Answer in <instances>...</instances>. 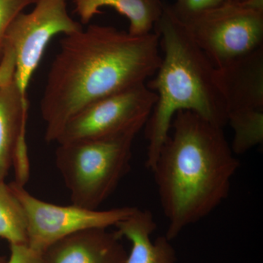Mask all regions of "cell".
<instances>
[{
	"label": "cell",
	"instance_id": "cell-1",
	"mask_svg": "<svg viewBox=\"0 0 263 263\" xmlns=\"http://www.w3.org/2000/svg\"><path fill=\"white\" fill-rule=\"evenodd\" d=\"M160 49L155 32L136 36L98 24L62 38L40 105L46 141L56 142L67 122L90 103L146 84L160 65Z\"/></svg>",
	"mask_w": 263,
	"mask_h": 263
},
{
	"label": "cell",
	"instance_id": "cell-2",
	"mask_svg": "<svg viewBox=\"0 0 263 263\" xmlns=\"http://www.w3.org/2000/svg\"><path fill=\"white\" fill-rule=\"evenodd\" d=\"M239 165L223 127L190 110L175 115L151 170L167 220V239L172 241L226 200Z\"/></svg>",
	"mask_w": 263,
	"mask_h": 263
},
{
	"label": "cell",
	"instance_id": "cell-3",
	"mask_svg": "<svg viewBox=\"0 0 263 263\" xmlns=\"http://www.w3.org/2000/svg\"><path fill=\"white\" fill-rule=\"evenodd\" d=\"M154 30L160 38L163 55L157 72L146 82L157 98L145 124L146 166L150 171L178 112L190 110L219 127L227 124L226 108L214 77L215 67L169 5H164Z\"/></svg>",
	"mask_w": 263,
	"mask_h": 263
},
{
	"label": "cell",
	"instance_id": "cell-4",
	"mask_svg": "<svg viewBox=\"0 0 263 263\" xmlns=\"http://www.w3.org/2000/svg\"><path fill=\"white\" fill-rule=\"evenodd\" d=\"M140 131L58 144L55 162L72 204L97 210L108 198L129 171Z\"/></svg>",
	"mask_w": 263,
	"mask_h": 263
},
{
	"label": "cell",
	"instance_id": "cell-5",
	"mask_svg": "<svg viewBox=\"0 0 263 263\" xmlns=\"http://www.w3.org/2000/svg\"><path fill=\"white\" fill-rule=\"evenodd\" d=\"M181 22L215 68L263 48V0H228Z\"/></svg>",
	"mask_w": 263,
	"mask_h": 263
},
{
	"label": "cell",
	"instance_id": "cell-6",
	"mask_svg": "<svg viewBox=\"0 0 263 263\" xmlns=\"http://www.w3.org/2000/svg\"><path fill=\"white\" fill-rule=\"evenodd\" d=\"M214 77L233 130L230 146L243 155L263 142V48L215 68Z\"/></svg>",
	"mask_w": 263,
	"mask_h": 263
},
{
	"label": "cell",
	"instance_id": "cell-7",
	"mask_svg": "<svg viewBox=\"0 0 263 263\" xmlns=\"http://www.w3.org/2000/svg\"><path fill=\"white\" fill-rule=\"evenodd\" d=\"M68 1L36 0L32 11L17 15L8 29L5 52L13 57L15 81L24 96L52 38L84 29L69 14Z\"/></svg>",
	"mask_w": 263,
	"mask_h": 263
},
{
	"label": "cell",
	"instance_id": "cell-8",
	"mask_svg": "<svg viewBox=\"0 0 263 263\" xmlns=\"http://www.w3.org/2000/svg\"><path fill=\"white\" fill-rule=\"evenodd\" d=\"M157 99L146 83L96 100L71 118L55 143L63 144L108 138L131 129L141 130Z\"/></svg>",
	"mask_w": 263,
	"mask_h": 263
},
{
	"label": "cell",
	"instance_id": "cell-9",
	"mask_svg": "<svg viewBox=\"0 0 263 263\" xmlns=\"http://www.w3.org/2000/svg\"><path fill=\"white\" fill-rule=\"evenodd\" d=\"M9 185L20 200L27 216L28 245L41 252L52 243L83 230L115 227L136 209L122 207L99 211L72 203L59 205L33 196L23 185L15 181Z\"/></svg>",
	"mask_w": 263,
	"mask_h": 263
},
{
	"label": "cell",
	"instance_id": "cell-10",
	"mask_svg": "<svg viewBox=\"0 0 263 263\" xmlns=\"http://www.w3.org/2000/svg\"><path fill=\"white\" fill-rule=\"evenodd\" d=\"M117 231L83 230L52 243L42 252L44 263H126L127 252Z\"/></svg>",
	"mask_w": 263,
	"mask_h": 263
},
{
	"label": "cell",
	"instance_id": "cell-11",
	"mask_svg": "<svg viewBox=\"0 0 263 263\" xmlns=\"http://www.w3.org/2000/svg\"><path fill=\"white\" fill-rule=\"evenodd\" d=\"M28 101L14 77L0 84V182L14 164L21 143L26 141Z\"/></svg>",
	"mask_w": 263,
	"mask_h": 263
},
{
	"label": "cell",
	"instance_id": "cell-12",
	"mask_svg": "<svg viewBox=\"0 0 263 263\" xmlns=\"http://www.w3.org/2000/svg\"><path fill=\"white\" fill-rule=\"evenodd\" d=\"M115 228L118 235L131 243L126 263H177L172 241L165 235L158 237L155 241L152 240L157 224L149 211L136 208L130 216L119 221Z\"/></svg>",
	"mask_w": 263,
	"mask_h": 263
},
{
	"label": "cell",
	"instance_id": "cell-13",
	"mask_svg": "<svg viewBox=\"0 0 263 263\" xmlns=\"http://www.w3.org/2000/svg\"><path fill=\"white\" fill-rule=\"evenodd\" d=\"M75 12L81 24H87L101 8H111L127 18L128 32L133 35H146L153 32L163 13L162 0H72Z\"/></svg>",
	"mask_w": 263,
	"mask_h": 263
},
{
	"label": "cell",
	"instance_id": "cell-14",
	"mask_svg": "<svg viewBox=\"0 0 263 263\" xmlns=\"http://www.w3.org/2000/svg\"><path fill=\"white\" fill-rule=\"evenodd\" d=\"M0 238L10 245H28V226L24 208L9 183L0 182Z\"/></svg>",
	"mask_w": 263,
	"mask_h": 263
},
{
	"label": "cell",
	"instance_id": "cell-15",
	"mask_svg": "<svg viewBox=\"0 0 263 263\" xmlns=\"http://www.w3.org/2000/svg\"><path fill=\"white\" fill-rule=\"evenodd\" d=\"M36 0H0V65L5 58L7 33L17 15Z\"/></svg>",
	"mask_w": 263,
	"mask_h": 263
},
{
	"label": "cell",
	"instance_id": "cell-16",
	"mask_svg": "<svg viewBox=\"0 0 263 263\" xmlns=\"http://www.w3.org/2000/svg\"><path fill=\"white\" fill-rule=\"evenodd\" d=\"M226 1L228 0H176L169 8L176 18L183 22Z\"/></svg>",
	"mask_w": 263,
	"mask_h": 263
},
{
	"label": "cell",
	"instance_id": "cell-17",
	"mask_svg": "<svg viewBox=\"0 0 263 263\" xmlns=\"http://www.w3.org/2000/svg\"><path fill=\"white\" fill-rule=\"evenodd\" d=\"M10 257L4 263H44L42 252L28 245H10Z\"/></svg>",
	"mask_w": 263,
	"mask_h": 263
},
{
	"label": "cell",
	"instance_id": "cell-18",
	"mask_svg": "<svg viewBox=\"0 0 263 263\" xmlns=\"http://www.w3.org/2000/svg\"><path fill=\"white\" fill-rule=\"evenodd\" d=\"M6 260L7 259H5V257H1V256H0V263H4Z\"/></svg>",
	"mask_w": 263,
	"mask_h": 263
},
{
	"label": "cell",
	"instance_id": "cell-19",
	"mask_svg": "<svg viewBox=\"0 0 263 263\" xmlns=\"http://www.w3.org/2000/svg\"><path fill=\"white\" fill-rule=\"evenodd\" d=\"M230 1H233V2H245V1H247V0H230Z\"/></svg>",
	"mask_w": 263,
	"mask_h": 263
}]
</instances>
